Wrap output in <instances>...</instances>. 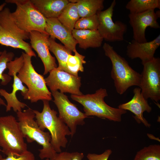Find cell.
Here are the masks:
<instances>
[{"label":"cell","instance_id":"cell-1","mask_svg":"<svg viewBox=\"0 0 160 160\" xmlns=\"http://www.w3.org/2000/svg\"><path fill=\"white\" fill-rule=\"evenodd\" d=\"M41 112L33 110L37 122L43 131L47 129L51 137L50 143L57 153L62 152L61 148H65L68 143L66 136H71V133L67 125L57 116V112L52 109L49 101L44 100Z\"/></svg>","mask_w":160,"mask_h":160},{"label":"cell","instance_id":"cell-2","mask_svg":"<svg viewBox=\"0 0 160 160\" xmlns=\"http://www.w3.org/2000/svg\"><path fill=\"white\" fill-rule=\"evenodd\" d=\"M103 49L105 55L112 63L111 76L116 92L121 95L130 87H139L141 74L133 69L126 60L118 54L110 44L105 43Z\"/></svg>","mask_w":160,"mask_h":160},{"label":"cell","instance_id":"cell-3","mask_svg":"<svg viewBox=\"0 0 160 160\" xmlns=\"http://www.w3.org/2000/svg\"><path fill=\"white\" fill-rule=\"evenodd\" d=\"M17 116L24 138L28 143L35 141L42 147L39 149V156L41 159L52 160L57 153L51 145L50 133L45 132L39 128L34 119L35 114L30 108L16 112Z\"/></svg>","mask_w":160,"mask_h":160},{"label":"cell","instance_id":"cell-4","mask_svg":"<svg viewBox=\"0 0 160 160\" xmlns=\"http://www.w3.org/2000/svg\"><path fill=\"white\" fill-rule=\"evenodd\" d=\"M108 95L106 90L101 88L93 94L71 95V97L83 106L84 113L87 116H95L115 122H120L122 115L126 113L127 111L107 104L104 99Z\"/></svg>","mask_w":160,"mask_h":160},{"label":"cell","instance_id":"cell-5","mask_svg":"<svg viewBox=\"0 0 160 160\" xmlns=\"http://www.w3.org/2000/svg\"><path fill=\"white\" fill-rule=\"evenodd\" d=\"M22 55L24 63L17 75L23 83L27 87L28 91L23 98L30 100L32 103L39 100L50 101L52 100V94L48 90L44 76L39 74L31 63V57L23 52Z\"/></svg>","mask_w":160,"mask_h":160},{"label":"cell","instance_id":"cell-6","mask_svg":"<svg viewBox=\"0 0 160 160\" xmlns=\"http://www.w3.org/2000/svg\"><path fill=\"white\" fill-rule=\"evenodd\" d=\"M5 2L16 5L15 10L11 14L20 29L28 33L36 31L49 35L45 31L46 18L30 0H6Z\"/></svg>","mask_w":160,"mask_h":160},{"label":"cell","instance_id":"cell-7","mask_svg":"<svg viewBox=\"0 0 160 160\" xmlns=\"http://www.w3.org/2000/svg\"><path fill=\"white\" fill-rule=\"evenodd\" d=\"M18 121L12 115L0 116V146L7 156L20 154L27 150Z\"/></svg>","mask_w":160,"mask_h":160},{"label":"cell","instance_id":"cell-8","mask_svg":"<svg viewBox=\"0 0 160 160\" xmlns=\"http://www.w3.org/2000/svg\"><path fill=\"white\" fill-rule=\"evenodd\" d=\"M142 64L143 69L139 86L141 92L146 100L150 98L158 103L160 100V59L154 57Z\"/></svg>","mask_w":160,"mask_h":160},{"label":"cell","instance_id":"cell-9","mask_svg":"<svg viewBox=\"0 0 160 160\" xmlns=\"http://www.w3.org/2000/svg\"><path fill=\"white\" fill-rule=\"evenodd\" d=\"M24 58L22 55L19 57H16L14 60L8 63L7 68L8 69V75L13 77L12 90L9 93L5 90L0 89V95L6 100L7 104L6 111H9L12 108L15 112L22 111V109L27 105L24 103L20 101L17 98L16 94L18 91H20L23 96L27 92L28 89L24 86L20 79L18 77L17 73L24 63Z\"/></svg>","mask_w":160,"mask_h":160},{"label":"cell","instance_id":"cell-10","mask_svg":"<svg viewBox=\"0 0 160 160\" xmlns=\"http://www.w3.org/2000/svg\"><path fill=\"white\" fill-rule=\"evenodd\" d=\"M116 1L114 0L107 9L96 14L99 25L97 30L103 39L110 42L121 41L127 30V25L120 21L114 22L112 19Z\"/></svg>","mask_w":160,"mask_h":160},{"label":"cell","instance_id":"cell-11","mask_svg":"<svg viewBox=\"0 0 160 160\" xmlns=\"http://www.w3.org/2000/svg\"><path fill=\"white\" fill-rule=\"evenodd\" d=\"M51 93L59 112L58 117L68 127L72 137L76 132L77 125L84 124V119L88 117L71 102L64 93L58 90Z\"/></svg>","mask_w":160,"mask_h":160},{"label":"cell","instance_id":"cell-12","mask_svg":"<svg viewBox=\"0 0 160 160\" xmlns=\"http://www.w3.org/2000/svg\"><path fill=\"white\" fill-rule=\"evenodd\" d=\"M45 78L46 84L51 91L59 89L60 92L68 93L73 95H82L80 90L81 77L60 70L57 68L49 72Z\"/></svg>","mask_w":160,"mask_h":160},{"label":"cell","instance_id":"cell-13","mask_svg":"<svg viewBox=\"0 0 160 160\" xmlns=\"http://www.w3.org/2000/svg\"><path fill=\"white\" fill-rule=\"evenodd\" d=\"M154 10L150 9L137 14H129V22L132 28L133 40L139 43L146 42V28L148 27L155 29L160 28L157 20L159 17Z\"/></svg>","mask_w":160,"mask_h":160},{"label":"cell","instance_id":"cell-14","mask_svg":"<svg viewBox=\"0 0 160 160\" xmlns=\"http://www.w3.org/2000/svg\"><path fill=\"white\" fill-rule=\"evenodd\" d=\"M49 36L36 31L29 33L30 45L37 53L44 67V75L57 67L55 58L51 54L49 50Z\"/></svg>","mask_w":160,"mask_h":160},{"label":"cell","instance_id":"cell-15","mask_svg":"<svg viewBox=\"0 0 160 160\" xmlns=\"http://www.w3.org/2000/svg\"><path fill=\"white\" fill-rule=\"evenodd\" d=\"M133 92L134 96L132 99L119 105L118 108L131 111L135 115L133 117L138 123H142L146 127H150L151 125L144 117L143 113L145 111L150 113L152 108L143 96L139 87L135 88Z\"/></svg>","mask_w":160,"mask_h":160},{"label":"cell","instance_id":"cell-16","mask_svg":"<svg viewBox=\"0 0 160 160\" xmlns=\"http://www.w3.org/2000/svg\"><path fill=\"white\" fill-rule=\"evenodd\" d=\"M160 45V35L153 40L139 43L133 39L127 46V55L131 59L139 58L141 63L150 60L154 57L156 50Z\"/></svg>","mask_w":160,"mask_h":160},{"label":"cell","instance_id":"cell-17","mask_svg":"<svg viewBox=\"0 0 160 160\" xmlns=\"http://www.w3.org/2000/svg\"><path fill=\"white\" fill-rule=\"evenodd\" d=\"M45 31L49 37L59 40L64 46L73 52L77 44L72 32L63 25L57 18H46Z\"/></svg>","mask_w":160,"mask_h":160},{"label":"cell","instance_id":"cell-18","mask_svg":"<svg viewBox=\"0 0 160 160\" xmlns=\"http://www.w3.org/2000/svg\"><path fill=\"white\" fill-rule=\"evenodd\" d=\"M46 18H57L69 2L68 0H30Z\"/></svg>","mask_w":160,"mask_h":160},{"label":"cell","instance_id":"cell-19","mask_svg":"<svg viewBox=\"0 0 160 160\" xmlns=\"http://www.w3.org/2000/svg\"><path fill=\"white\" fill-rule=\"evenodd\" d=\"M72 33L79 47L84 49L100 47L103 40L97 30L74 29Z\"/></svg>","mask_w":160,"mask_h":160},{"label":"cell","instance_id":"cell-20","mask_svg":"<svg viewBox=\"0 0 160 160\" xmlns=\"http://www.w3.org/2000/svg\"><path fill=\"white\" fill-rule=\"evenodd\" d=\"M9 9L4 8L0 12V25L5 31L24 40L29 39V33L19 28L13 18Z\"/></svg>","mask_w":160,"mask_h":160},{"label":"cell","instance_id":"cell-21","mask_svg":"<svg viewBox=\"0 0 160 160\" xmlns=\"http://www.w3.org/2000/svg\"><path fill=\"white\" fill-rule=\"evenodd\" d=\"M0 44L15 48L22 49L31 57L36 56L30 44L4 29L0 30Z\"/></svg>","mask_w":160,"mask_h":160},{"label":"cell","instance_id":"cell-22","mask_svg":"<svg viewBox=\"0 0 160 160\" xmlns=\"http://www.w3.org/2000/svg\"><path fill=\"white\" fill-rule=\"evenodd\" d=\"M76 3L79 16L81 17L92 16L104 8L103 0H70Z\"/></svg>","mask_w":160,"mask_h":160},{"label":"cell","instance_id":"cell-23","mask_svg":"<svg viewBox=\"0 0 160 160\" xmlns=\"http://www.w3.org/2000/svg\"><path fill=\"white\" fill-rule=\"evenodd\" d=\"M80 18L76 3L70 2L57 18L63 25L71 32Z\"/></svg>","mask_w":160,"mask_h":160},{"label":"cell","instance_id":"cell-24","mask_svg":"<svg viewBox=\"0 0 160 160\" xmlns=\"http://www.w3.org/2000/svg\"><path fill=\"white\" fill-rule=\"evenodd\" d=\"M49 51L55 55L58 63L57 68L69 73L67 62L68 55H72V51L65 46L56 42L55 39L49 37Z\"/></svg>","mask_w":160,"mask_h":160},{"label":"cell","instance_id":"cell-25","mask_svg":"<svg viewBox=\"0 0 160 160\" xmlns=\"http://www.w3.org/2000/svg\"><path fill=\"white\" fill-rule=\"evenodd\" d=\"M126 8L130 13L137 14L156 8L160 9V0H131L127 4Z\"/></svg>","mask_w":160,"mask_h":160},{"label":"cell","instance_id":"cell-26","mask_svg":"<svg viewBox=\"0 0 160 160\" xmlns=\"http://www.w3.org/2000/svg\"><path fill=\"white\" fill-rule=\"evenodd\" d=\"M15 55L12 52H7L6 50L2 52L0 55V80H1V85H5L8 84L11 80V78L8 75L3 73L7 68L8 63L12 60ZM0 105L6 107L7 104L0 97Z\"/></svg>","mask_w":160,"mask_h":160},{"label":"cell","instance_id":"cell-27","mask_svg":"<svg viewBox=\"0 0 160 160\" xmlns=\"http://www.w3.org/2000/svg\"><path fill=\"white\" fill-rule=\"evenodd\" d=\"M73 52L74 55H70L68 57L67 65L69 73L77 76L79 71H84L83 64H85L86 61L84 60L85 56L79 53L76 49Z\"/></svg>","mask_w":160,"mask_h":160},{"label":"cell","instance_id":"cell-28","mask_svg":"<svg viewBox=\"0 0 160 160\" xmlns=\"http://www.w3.org/2000/svg\"><path fill=\"white\" fill-rule=\"evenodd\" d=\"M132 160H160V145H151L137 152Z\"/></svg>","mask_w":160,"mask_h":160},{"label":"cell","instance_id":"cell-29","mask_svg":"<svg viewBox=\"0 0 160 160\" xmlns=\"http://www.w3.org/2000/svg\"><path fill=\"white\" fill-rule=\"evenodd\" d=\"M99 21L97 14L81 17L76 22L74 28L76 29L97 30Z\"/></svg>","mask_w":160,"mask_h":160},{"label":"cell","instance_id":"cell-30","mask_svg":"<svg viewBox=\"0 0 160 160\" xmlns=\"http://www.w3.org/2000/svg\"><path fill=\"white\" fill-rule=\"evenodd\" d=\"M84 157V154L82 153L61 152L57 153L52 160H82Z\"/></svg>","mask_w":160,"mask_h":160},{"label":"cell","instance_id":"cell-31","mask_svg":"<svg viewBox=\"0 0 160 160\" xmlns=\"http://www.w3.org/2000/svg\"><path fill=\"white\" fill-rule=\"evenodd\" d=\"M2 160H35V157L33 153L27 150L20 154H10Z\"/></svg>","mask_w":160,"mask_h":160},{"label":"cell","instance_id":"cell-32","mask_svg":"<svg viewBox=\"0 0 160 160\" xmlns=\"http://www.w3.org/2000/svg\"><path fill=\"white\" fill-rule=\"evenodd\" d=\"M112 153L111 150L108 149L101 154L88 153L87 157L89 160H108Z\"/></svg>","mask_w":160,"mask_h":160},{"label":"cell","instance_id":"cell-33","mask_svg":"<svg viewBox=\"0 0 160 160\" xmlns=\"http://www.w3.org/2000/svg\"><path fill=\"white\" fill-rule=\"evenodd\" d=\"M6 5V3H4L0 5V12L4 8V7ZM3 29V28L0 25V30Z\"/></svg>","mask_w":160,"mask_h":160},{"label":"cell","instance_id":"cell-34","mask_svg":"<svg viewBox=\"0 0 160 160\" xmlns=\"http://www.w3.org/2000/svg\"><path fill=\"white\" fill-rule=\"evenodd\" d=\"M0 151H1V150L0 149ZM3 159V158L2 156L0 154V160H2Z\"/></svg>","mask_w":160,"mask_h":160},{"label":"cell","instance_id":"cell-35","mask_svg":"<svg viewBox=\"0 0 160 160\" xmlns=\"http://www.w3.org/2000/svg\"><path fill=\"white\" fill-rule=\"evenodd\" d=\"M45 160H50L49 159H46Z\"/></svg>","mask_w":160,"mask_h":160},{"label":"cell","instance_id":"cell-36","mask_svg":"<svg viewBox=\"0 0 160 160\" xmlns=\"http://www.w3.org/2000/svg\"><path fill=\"white\" fill-rule=\"evenodd\" d=\"M2 53V52L0 51V55H1Z\"/></svg>","mask_w":160,"mask_h":160},{"label":"cell","instance_id":"cell-37","mask_svg":"<svg viewBox=\"0 0 160 160\" xmlns=\"http://www.w3.org/2000/svg\"></svg>","mask_w":160,"mask_h":160}]
</instances>
